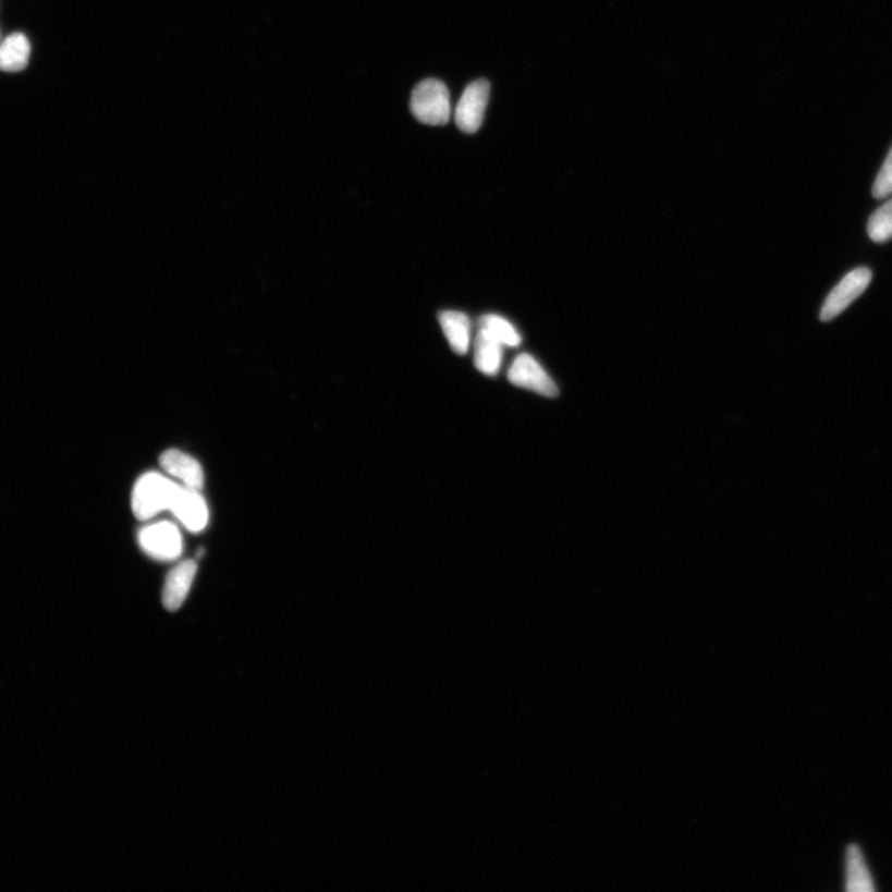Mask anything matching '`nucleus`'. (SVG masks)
I'll list each match as a JSON object with an SVG mask.
<instances>
[{"mask_svg":"<svg viewBox=\"0 0 892 892\" xmlns=\"http://www.w3.org/2000/svg\"><path fill=\"white\" fill-rule=\"evenodd\" d=\"M182 486L158 473L143 475L134 485L132 509L135 517L147 521L157 513L173 509Z\"/></svg>","mask_w":892,"mask_h":892,"instance_id":"f257e3e1","label":"nucleus"},{"mask_svg":"<svg viewBox=\"0 0 892 892\" xmlns=\"http://www.w3.org/2000/svg\"><path fill=\"white\" fill-rule=\"evenodd\" d=\"M411 110L416 119L428 125H444L450 120V96L447 86L439 80L421 81L413 89Z\"/></svg>","mask_w":892,"mask_h":892,"instance_id":"f03ea898","label":"nucleus"},{"mask_svg":"<svg viewBox=\"0 0 892 892\" xmlns=\"http://www.w3.org/2000/svg\"><path fill=\"white\" fill-rule=\"evenodd\" d=\"M138 539L143 551L158 561H175L183 552L182 534L168 521L144 527Z\"/></svg>","mask_w":892,"mask_h":892,"instance_id":"7ed1b4c3","label":"nucleus"},{"mask_svg":"<svg viewBox=\"0 0 892 892\" xmlns=\"http://www.w3.org/2000/svg\"><path fill=\"white\" fill-rule=\"evenodd\" d=\"M871 282V272L868 268L854 269L838 283L827 296L821 311L822 321H831L843 313L867 291Z\"/></svg>","mask_w":892,"mask_h":892,"instance_id":"20e7f679","label":"nucleus"},{"mask_svg":"<svg viewBox=\"0 0 892 892\" xmlns=\"http://www.w3.org/2000/svg\"><path fill=\"white\" fill-rule=\"evenodd\" d=\"M489 81L477 80L468 85L455 110V122L459 130L472 134L480 130L486 107L490 98Z\"/></svg>","mask_w":892,"mask_h":892,"instance_id":"39448f33","label":"nucleus"},{"mask_svg":"<svg viewBox=\"0 0 892 892\" xmlns=\"http://www.w3.org/2000/svg\"><path fill=\"white\" fill-rule=\"evenodd\" d=\"M509 381L513 386L549 396V399L558 395V387L551 376L535 357L528 354H521L513 359L509 369Z\"/></svg>","mask_w":892,"mask_h":892,"instance_id":"423d86ee","label":"nucleus"},{"mask_svg":"<svg viewBox=\"0 0 892 892\" xmlns=\"http://www.w3.org/2000/svg\"><path fill=\"white\" fill-rule=\"evenodd\" d=\"M171 512L188 530L195 534L205 529L209 522V510H207V503L200 491L180 488Z\"/></svg>","mask_w":892,"mask_h":892,"instance_id":"0eeeda50","label":"nucleus"},{"mask_svg":"<svg viewBox=\"0 0 892 892\" xmlns=\"http://www.w3.org/2000/svg\"><path fill=\"white\" fill-rule=\"evenodd\" d=\"M161 467L176 479L182 480L185 488L200 491L204 486V471L197 461L180 450L170 449L159 459Z\"/></svg>","mask_w":892,"mask_h":892,"instance_id":"6e6552de","label":"nucleus"},{"mask_svg":"<svg viewBox=\"0 0 892 892\" xmlns=\"http://www.w3.org/2000/svg\"><path fill=\"white\" fill-rule=\"evenodd\" d=\"M196 571L197 564L194 561L180 563L170 571L163 590V603L167 610L176 611L183 606L191 591Z\"/></svg>","mask_w":892,"mask_h":892,"instance_id":"1a4fd4ad","label":"nucleus"},{"mask_svg":"<svg viewBox=\"0 0 892 892\" xmlns=\"http://www.w3.org/2000/svg\"><path fill=\"white\" fill-rule=\"evenodd\" d=\"M439 322L450 347L461 356L467 354L472 345V321L461 311H443L439 315Z\"/></svg>","mask_w":892,"mask_h":892,"instance_id":"9d476101","label":"nucleus"},{"mask_svg":"<svg viewBox=\"0 0 892 892\" xmlns=\"http://www.w3.org/2000/svg\"><path fill=\"white\" fill-rule=\"evenodd\" d=\"M475 367L486 376H498L503 363V349L490 333L479 329L475 339Z\"/></svg>","mask_w":892,"mask_h":892,"instance_id":"9b49d317","label":"nucleus"},{"mask_svg":"<svg viewBox=\"0 0 892 892\" xmlns=\"http://www.w3.org/2000/svg\"><path fill=\"white\" fill-rule=\"evenodd\" d=\"M846 884L848 892H873L876 887L857 844H851L845 854Z\"/></svg>","mask_w":892,"mask_h":892,"instance_id":"f8f14e48","label":"nucleus"},{"mask_svg":"<svg viewBox=\"0 0 892 892\" xmlns=\"http://www.w3.org/2000/svg\"><path fill=\"white\" fill-rule=\"evenodd\" d=\"M30 44L21 33H15L0 45V70L22 71L29 64Z\"/></svg>","mask_w":892,"mask_h":892,"instance_id":"ddd939ff","label":"nucleus"},{"mask_svg":"<svg viewBox=\"0 0 892 892\" xmlns=\"http://www.w3.org/2000/svg\"><path fill=\"white\" fill-rule=\"evenodd\" d=\"M480 329L490 333L504 347H518L522 344L521 333L512 323L500 315H485L480 320Z\"/></svg>","mask_w":892,"mask_h":892,"instance_id":"4468645a","label":"nucleus"},{"mask_svg":"<svg viewBox=\"0 0 892 892\" xmlns=\"http://www.w3.org/2000/svg\"><path fill=\"white\" fill-rule=\"evenodd\" d=\"M869 237L882 243L892 239V200L872 213L868 223Z\"/></svg>","mask_w":892,"mask_h":892,"instance_id":"2eb2a0df","label":"nucleus"},{"mask_svg":"<svg viewBox=\"0 0 892 892\" xmlns=\"http://www.w3.org/2000/svg\"><path fill=\"white\" fill-rule=\"evenodd\" d=\"M892 194V148L882 166L880 173L877 176L876 184L872 186V195L876 198H885Z\"/></svg>","mask_w":892,"mask_h":892,"instance_id":"dca6fc26","label":"nucleus"}]
</instances>
